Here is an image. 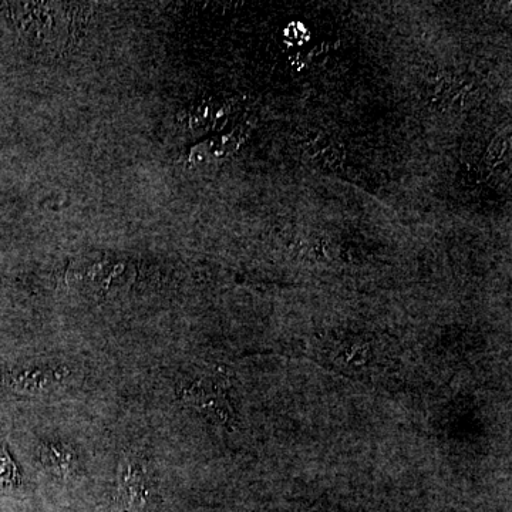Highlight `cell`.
Here are the masks:
<instances>
[{"instance_id":"4","label":"cell","mask_w":512,"mask_h":512,"mask_svg":"<svg viewBox=\"0 0 512 512\" xmlns=\"http://www.w3.org/2000/svg\"><path fill=\"white\" fill-rule=\"evenodd\" d=\"M146 488V471L143 466L131 458L121 461L117 493L121 507L126 510L141 507L146 501Z\"/></svg>"},{"instance_id":"5","label":"cell","mask_w":512,"mask_h":512,"mask_svg":"<svg viewBox=\"0 0 512 512\" xmlns=\"http://www.w3.org/2000/svg\"><path fill=\"white\" fill-rule=\"evenodd\" d=\"M18 480L16 467L13 466L6 451L0 448V485H12Z\"/></svg>"},{"instance_id":"3","label":"cell","mask_w":512,"mask_h":512,"mask_svg":"<svg viewBox=\"0 0 512 512\" xmlns=\"http://www.w3.org/2000/svg\"><path fill=\"white\" fill-rule=\"evenodd\" d=\"M183 399L215 423L228 424L234 419V409L218 380L204 379L192 384L184 390Z\"/></svg>"},{"instance_id":"1","label":"cell","mask_w":512,"mask_h":512,"mask_svg":"<svg viewBox=\"0 0 512 512\" xmlns=\"http://www.w3.org/2000/svg\"><path fill=\"white\" fill-rule=\"evenodd\" d=\"M62 3H26L23 5L22 30L30 39L40 45L59 46L66 42L73 23V13L79 8Z\"/></svg>"},{"instance_id":"2","label":"cell","mask_w":512,"mask_h":512,"mask_svg":"<svg viewBox=\"0 0 512 512\" xmlns=\"http://www.w3.org/2000/svg\"><path fill=\"white\" fill-rule=\"evenodd\" d=\"M326 359L333 363L336 369L356 373V375H373L382 370L384 363L389 359V352L379 343L372 340H359V342L340 343L335 348H325Z\"/></svg>"}]
</instances>
